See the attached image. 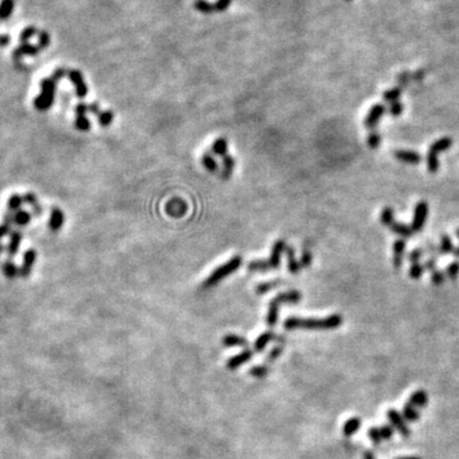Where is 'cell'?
<instances>
[{
  "instance_id": "cell-1",
  "label": "cell",
  "mask_w": 459,
  "mask_h": 459,
  "mask_svg": "<svg viewBox=\"0 0 459 459\" xmlns=\"http://www.w3.org/2000/svg\"><path fill=\"white\" fill-rule=\"evenodd\" d=\"M343 323V318L338 314H334L324 319H303V318L291 317L285 320V329L294 331V329H309V331H328L336 329Z\"/></svg>"
},
{
  "instance_id": "cell-2",
  "label": "cell",
  "mask_w": 459,
  "mask_h": 459,
  "mask_svg": "<svg viewBox=\"0 0 459 459\" xmlns=\"http://www.w3.org/2000/svg\"><path fill=\"white\" fill-rule=\"evenodd\" d=\"M287 245H286L285 241L278 240L273 244V248H272V253L271 257L266 261H254L249 264V271L250 272H266V271H271V269H276L280 267L281 263V255L282 253L285 252Z\"/></svg>"
},
{
  "instance_id": "cell-3",
  "label": "cell",
  "mask_w": 459,
  "mask_h": 459,
  "mask_svg": "<svg viewBox=\"0 0 459 459\" xmlns=\"http://www.w3.org/2000/svg\"><path fill=\"white\" fill-rule=\"evenodd\" d=\"M301 300V294L299 291H287L277 295L269 304L268 313H267V323L268 325H275L278 322V310L282 304H296Z\"/></svg>"
},
{
  "instance_id": "cell-4",
  "label": "cell",
  "mask_w": 459,
  "mask_h": 459,
  "mask_svg": "<svg viewBox=\"0 0 459 459\" xmlns=\"http://www.w3.org/2000/svg\"><path fill=\"white\" fill-rule=\"evenodd\" d=\"M241 263H243V258L240 255H235L230 259L228 262H226L224 264L219 266L218 268L214 269V271L210 273L209 277L204 281L203 283V287L204 289H210L213 286H216L217 283L221 282L223 278H226L227 276H230L231 273H234L235 271H238L240 268Z\"/></svg>"
},
{
  "instance_id": "cell-5",
  "label": "cell",
  "mask_w": 459,
  "mask_h": 459,
  "mask_svg": "<svg viewBox=\"0 0 459 459\" xmlns=\"http://www.w3.org/2000/svg\"><path fill=\"white\" fill-rule=\"evenodd\" d=\"M41 88L42 93L35 100V107H36L39 111H45V110L50 109L54 104L56 82H54L51 78L45 79V81L41 82Z\"/></svg>"
},
{
  "instance_id": "cell-6",
  "label": "cell",
  "mask_w": 459,
  "mask_h": 459,
  "mask_svg": "<svg viewBox=\"0 0 459 459\" xmlns=\"http://www.w3.org/2000/svg\"><path fill=\"white\" fill-rule=\"evenodd\" d=\"M231 2L233 0H217V3L212 4L208 3L207 0H195L194 2V8L204 14L222 13V12L227 11V8L231 6Z\"/></svg>"
},
{
  "instance_id": "cell-7",
  "label": "cell",
  "mask_w": 459,
  "mask_h": 459,
  "mask_svg": "<svg viewBox=\"0 0 459 459\" xmlns=\"http://www.w3.org/2000/svg\"><path fill=\"white\" fill-rule=\"evenodd\" d=\"M386 416H388V418H389L390 423H392V425L397 428L402 436L408 437L409 435H411V431H409L408 426H407L406 420H404L403 416H402L399 412L395 411V409H389V411L386 412Z\"/></svg>"
},
{
  "instance_id": "cell-8",
  "label": "cell",
  "mask_w": 459,
  "mask_h": 459,
  "mask_svg": "<svg viewBox=\"0 0 459 459\" xmlns=\"http://www.w3.org/2000/svg\"><path fill=\"white\" fill-rule=\"evenodd\" d=\"M427 204L425 202H420L417 205H416V209H414V217L413 221H412V230L413 231H421L425 224L426 217H427Z\"/></svg>"
},
{
  "instance_id": "cell-9",
  "label": "cell",
  "mask_w": 459,
  "mask_h": 459,
  "mask_svg": "<svg viewBox=\"0 0 459 459\" xmlns=\"http://www.w3.org/2000/svg\"><path fill=\"white\" fill-rule=\"evenodd\" d=\"M186 209H188V205L180 198L171 199L170 202L166 204V212H167L168 216L176 217V218L184 216L186 213Z\"/></svg>"
},
{
  "instance_id": "cell-10",
  "label": "cell",
  "mask_w": 459,
  "mask_h": 459,
  "mask_svg": "<svg viewBox=\"0 0 459 459\" xmlns=\"http://www.w3.org/2000/svg\"><path fill=\"white\" fill-rule=\"evenodd\" d=\"M69 79L72 81V83L76 86V95L78 96L79 98L86 97L88 92V87L87 84H86V82H84L83 76L79 73L78 70H70Z\"/></svg>"
},
{
  "instance_id": "cell-11",
  "label": "cell",
  "mask_w": 459,
  "mask_h": 459,
  "mask_svg": "<svg viewBox=\"0 0 459 459\" xmlns=\"http://www.w3.org/2000/svg\"><path fill=\"white\" fill-rule=\"evenodd\" d=\"M36 252L35 250H27L23 255V262H22V267L20 268V277L22 278H27L28 276L31 275L32 268H34V264L36 262Z\"/></svg>"
},
{
  "instance_id": "cell-12",
  "label": "cell",
  "mask_w": 459,
  "mask_h": 459,
  "mask_svg": "<svg viewBox=\"0 0 459 459\" xmlns=\"http://www.w3.org/2000/svg\"><path fill=\"white\" fill-rule=\"evenodd\" d=\"M384 112H385V106H383V105H375V106H372L371 110L369 111V114H367V116L365 118V126L369 129L374 128V126L378 124V121L381 119Z\"/></svg>"
},
{
  "instance_id": "cell-13",
  "label": "cell",
  "mask_w": 459,
  "mask_h": 459,
  "mask_svg": "<svg viewBox=\"0 0 459 459\" xmlns=\"http://www.w3.org/2000/svg\"><path fill=\"white\" fill-rule=\"evenodd\" d=\"M252 356H253V351H250V350L243 351V352H240L239 355H236V356H234V357L230 358L228 361H227V367H228L230 370L238 369L239 366H241L243 364H245V362L249 361L250 358H252Z\"/></svg>"
},
{
  "instance_id": "cell-14",
  "label": "cell",
  "mask_w": 459,
  "mask_h": 459,
  "mask_svg": "<svg viewBox=\"0 0 459 459\" xmlns=\"http://www.w3.org/2000/svg\"><path fill=\"white\" fill-rule=\"evenodd\" d=\"M64 224V212L59 208H53L51 209L50 221H49V227L53 231H59Z\"/></svg>"
},
{
  "instance_id": "cell-15",
  "label": "cell",
  "mask_w": 459,
  "mask_h": 459,
  "mask_svg": "<svg viewBox=\"0 0 459 459\" xmlns=\"http://www.w3.org/2000/svg\"><path fill=\"white\" fill-rule=\"evenodd\" d=\"M394 156L395 158H398L402 162L412 163V165H417L422 160V157L420 154L412 151H397L394 152Z\"/></svg>"
},
{
  "instance_id": "cell-16",
  "label": "cell",
  "mask_w": 459,
  "mask_h": 459,
  "mask_svg": "<svg viewBox=\"0 0 459 459\" xmlns=\"http://www.w3.org/2000/svg\"><path fill=\"white\" fill-rule=\"evenodd\" d=\"M21 241H22V234H21L20 231H12L9 245L8 248H7V252H8L9 257L13 258L14 255L17 254L18 249H20Z\"/></svg>"
},
{
  "instance_id": "cell-17",
  "label": "cell",
  "mask_w": 459,
  "mask_h": 459,
  "mask_svg": "<svg viewBox=\"0 0 459 459\" xmlns=\"http://www.w3.org/2000/svg\"><path fill=\"white\" fill-rule=\"evenodd\" d=\"M222 343H223V346H226V347H236V346L248 347L249 342L244 338V337L235 336V334H228V336H226L222 339Z\"/></svg>"
},
{
  "instance_id": "cell-18",
  "label": "cell",
  "mask_w": 459,
  "mask_h": 459,
  "mask_svg": "<svg viewBox=\"0 0 459 459\" xmlns=\"http://www.w3.org/2000/svg\"><path fill=\"white\" fill-rule=\"evenodd\" d=\"M427 394H426L423 390H417V392H414L413 394L409 397L408 404H411L412 407H418V408H421V407H425L426 404H427Z\"/></svg>"
},
{
  "instance_id": "cell-19",
  "label": "cell",
  "mask_w": 459,
  "mask_h": 459,
  "mask_svg": "<svg viewBox=\"0 0 459 459\" xmlns=\"http://www.w3.org/2000/svg\"><path fill=\"white\" fill-rule=\"evenodd\" d=\"M235 165L236 163L234 157H231L230 154L222 157V166H223V168H222V177L223 179H228L231 176L234 168H235Z\"/></svg>"
},
{
  "instance_id": "cell-20",
  "label": "cell",
  "mask_w": 459,
  "mask_h": 459,
  "mask_svg": "<svg viewBox=\"0 0 459 459\" xmlns=\"http://www.w3.org/2000/svg\"><path fill=\"white\" fill-rule=\"evenodd\" d=\"M273 338H275V334H273V332H266V333L261 334V337H258V339L255 341V344H254L255 352H262V351L266 348L267 344H268Z\"/></svg>"
},
{
  "instance_id": "cell-21",
  "label": "cell",
  "mask_w": 459,
  "mask_h": 459,
  "mask_svg": "<svg viewBox=\"0 0 459 459\" xmlns=\"http://www.w3.org/2000/svg\"><path fill=\"white\" fill-rule=\"evenodd\" d=\"M404 248H406V243L404 240H398L394 243V267L395 268H400L402 266V258H403V252Z\"/></svg>"
},
{
  "instance_id": "cell-22",
  "label": "cell",
  "mask_w": 459,
  "mask_h": 459,
  "mask_svg": "<svg viewBox=\"0 0 459 459\" xmlns=\"http://www.w3.org/2000/svg\"><path fill=\"white\" fill-rule=\"evenodd\" d=\"M286 254H287V266H289V271L291 273H297L301 268L300 266V262L296 261V257H295V252L291 247L286 248Z\"/></svg>"
},
{
  "instance_id": "cell-23",
  "label": "cell",
  "mask_w": 459,
  "mask_h": 459,
  "mask_svg": "<svg viewBox=\"0 0 459 459\" xmlns=\"http://www.w3.org/2000/svg\"><path fill=\"white\" fill-rule=\"evenodd\" d=\"M361 426V420L360 417H352L347 421V422L344 423L343 426V434L346 436H351L355 432L358 431V428Z\"/></svg>"
},
{
  "instance_id": "cell-24",
  "label": "cell",
  "mask_w": 459,
  "mask_h": 459,
  "mask_svg": "<svg viewBox=\"0 0 459 459\" xmlns=\"http://www.w3.org/2000/svg\"><path fill=\"white\" fill-rule=\"evenodd\" d=\"M2 271H3L4 276L9 280H13V278L20 276V268H17V266L11 261H7L2 264Z\"/></svg>"
},
{
  "instance_id": "cell-25",
  "label": "cell",
  "mask_w": 459,
  "mask_h": 459,
  "mask_svg": "<svg viewBox=\"0 0 459 459\" xmlns=\"http://www.w3.org/2000/svg\"><path fill=\"white\" fill-rule=\"evenodd\" d=\"M389 227L392 228V231H394V233L398 234V235L403 236V238H411L412 234H413V230H412V227H408L407 224H403V223H399V222L394 221Z\"/></svg>"
},
{
  "instance_id": "cell-26",
  "label": "cell",
  "mask_w": 459,
  "mask_h": 459,
  "mask_svg": "<svg viewBox=\"0 0 459 459\" xmlns=\"http://www.w3.org/2000/svg\"><path fill=\"white\" fill-rule=\"evenodd\" d=\"M450 147H451V139H449V138H442V139L436 140V142H435L434 144L430 147V151L428 152H431V153H434V154H439L440 152L445 151V149L450 148Z\"/></svg>"
},
{
  "instance_id": "cell-27",
  "label": "cell",
  "mask_w": 459,
  "mask_h": 459,
  "mask_svg": "<svg viewBox=\"0 0 459 459\" xmlns=\"http://www.w3.org/2000/svg\"><path fill=\"white\" fill-rule=\"evenodd\" d=\"M227 140L224 138H218L213 142L212 144V152L217 156L224 157L227 156Z\"/></svg>"
},
{
  "instance_id": "cell-28",
  "label": "cell",
  "mask_w": 459,
  "mask_h": 459,
  "mask_svg": "<svg viewBox=\"0 0 459 459\" xmlns=\"http://www.w3.org/2000/svg\"><path fill=\"white\" fill-rule=\"evenodd\" d=\"M32 216L26 210H18V212L14 213V224H17V226H27L30 222H31Z\"/></svg>"
},
{
  "instance_id": "cell-29",
  "label": "cell",
  "mask_w": 459,
  "mask_h": 459,
  "mask_svg": "<svg viewBox=\"0 0 459 459\" xmlns=\"http://www.w3.org/2000/svg\"><path fill=\"white\" fill-rule=\"evenodd\" d=\"M280 285H282V281H281V280H276V281H271V282L261 283V285H258V287H257V294H259V295L266 294V292L271 291V290L276 289V287H280Z\"/></svg>"
},
{
  "instance_id": "cell-30",
  "label": "cell",
  "mask_w": 459,
  "mask_h": 459,
  "mask_svg": "<svg viewBox=\"0 0 459 459\" xmlns=\"http://www.w3.org/2000/svg\"><path fill=\"white\" fill-rule=\"evenodd\" d=\"M202 162H203V165H204V167L207 168L208 171H210V172H214V171L218 168V163H217V161L214 160V157L209 153L203 154Z\"/></svg>"
},
{
  "instance_id": "cell-31",
  "label": "cell",
  "mask_w": 459,
  "mask_h": 459,
  "mask_svg": "<svg viewBox=\"0 0 459 459\" xmlns=\"http://www.w3.org/2000/svg\"><path fill=\"white\" fill-rule=\"evenodd\" d=\"M403 418L406 421H417L420 418V413H418L414 407H412L411 404L407 403L403 408V413H402Z\"/></svg>"
},
{
  "instance_id": "cell-32",
  "label": "cell",
  "mask_w": 459,
  "mask_h": 459,
  "mask_svg": "<svg viewBox=\"0 0 459 459\" xmlns=\"http://www.w3.org/2000/svg\"><path fill=\"white\" fill-rule=\"evenodd\" d=\"M22 203H23V196L17 195V194H16V195H12L8 200V209L13 213L18 212L21 208V205H22Z\"/></svg>"
},
{
  "instance_id": "cell-33",
  "label": "cell",
  "mask_w": 459,
  "mask_h": 459,
  "mask_svg": "<svg viewBox=\"0 0 459 459\" xmlns=\"http://www.w3.org/2000/svg\"><path fill=\"white\" fill-rule=\"evenodd\" d=\"M98 123L101 126H109L110 124L114 120V114L111 111H100V114L97 115Z\"/></svg>"
},
{
  "instance_id": "cell-34",
  "label": "cell",
  "mask_w": 459,
  "mask_h": 459,
  "mask_svg": "<svg viewBox=\"0 0 459 459\" xmlns=\"http://www.w3.org/2000/svg\"><path fill=\"white\" fill-rule=\"evenodd\" d=\"M440 167V162L439 158H437V154L431 153V152H428L427 153V168L431 172H436Z\"/></svg>"
},
{
  "instance_id": "cell-35",
  "label": "cell",
  "mask_w": 459,
  "mask_h": 459,
  "mask_svg": "<svg viewBox=\"0 0 459 459\" xmlns=\"http://www.w3.org/2000/svg\"><path fill=\"white\" fill-rule=\"evenodd\" d=\"M393 214H394V212H393L392 208H385V209L381 212V222H383L385 226H390V224L394 222V216H393Z\"/></svg>"
},
{
  "instance_id": "cell-36",
  "label": "cell",
  "mask_w": 459,
  "mask_h": 459,
  "mask_svg": "<svg viewBox=\"0 0 459 459\" xmlns=\"http://www.w3.org/2000/svg\"><path fill=\"white\" fill-rule=\"evenodd\" d=\"M440 252H441V253H451V252H454L453 243H451V239L449 238V236L442 235L441 245H440Z\"/></svg>"
},
{
  "instance_id": "cell-37",
  "label": "cell",
  "mask_w": 459,
  "mask_h": 459,
  "mask_svg": "<svg viewBox=\"0 0 459 459\" xmlns=\"http://www.w3.org/2000/svg\"><path fill=\"white\" fill-rule=\"evenodd\" d=\"M74 125H76V128L78 129V130H82V132H84V130H88V129L91 128L90 120H88L86 116H77Z\"/></svg>"
},
{
  "instance_id": "cell-38",
  "label": "cell",
  "mask_w": 459,
  "mask_h": 459,
  "mask_svg": "<svg viewBox=\"0 0 459 459\" xmlns=\"http://www.w3.org/2000/svg\"><path fill=\"white\" fill-rule=\"evenodd\" d=\"M399 96H400V88H393V90L386 91V92L384 93V100L388 102H392L393 104V102L398 101Z\"/></svg>"
},
{
  "instance_id": "cell-39",
  "label": "cell",
  "mask_w": 459,
  "mask_h": 459,
  "mask_svg": "<svg viewBox=\"0 0 459 459\" xmlns=\"http://www.w3.org/2000/svg\"><path fill=\"white\" fill-rule=\"evenodd\" d=\"M380 140H381L380 135H379L378 133L372 132V133H370V135L367 137V144H369L370 148H372V149L378 148V147L380 146Z\"/></svg>"
},
{
  "instance_id": "cell-40",
  "label": "cell",
  "mask_w": 459,
  "mask_h": 459,
  "mask_svg": "<svg viewBox=\"0 0 459 459\" xmlns=\"http://www.w3.org/2000/svg\"><path fill=\"white\" fill-rule=\"evenodd\" d=\"M268 366H264V365H261V366H254L252 370H250V374L255 378H263L268 374Z\"/></svg>"
},
{
  "instance_id": "cell-41",
  "label": "cell",
  "mask_w": 459,
  "mask_h": 459,
  "mask_svg": "<svg viewBox=\"0 0 459 459\" xmlns=\"http://www.w3.org/2000/svg\"><path fill=\"white\" fill-rule=\"evenodd\" d=\"M423 269L425 268H423V266H421L420 263H413L412 264L411 269H409V275H411L412 278L417 280V278H420L421 276H422Z\"/></svg>"
},
{
  "instance_id": "cell-42",
  "label": "cell",
  "mask_w": 459,
  "mask_h": 459,
  "mask_svg": "<svg viewBox=\"0 0 459 459\" xmlns=\"http://www.w3.org/2000/svg\"><path fill=\"white\" fill-rule=\"evenodd\" d=\"M379 431H380L381 439L383 440L392 439L393 434H394V430H393L392 426H388V425H384V426H381V427H379Z\"/></svg>"
},
{
  "instance_id": "cell-43",
  "label": "cell",
  "mask_w": 459,
  "mask_h": 459,
  "mask_svg": "<svg viewBox=\"0 0 459 459\" xmlns=\"http://www.w3.org/2000/svg\"><path fill=\"white\" fill-rule=\"evenodd\" d=\"M446 275H448V277L451 278V280H455V278L458 277L459 262H454V263H451L450 266L448 267V269H446Z\"/></svg>"
},
{
  "instance_id": "cell-44",
  "label": "cell",
  "mask_w": 459,
  "mask_h": 459,
  "mask_svg": "<svg viewBox=\"0 0 459 459\" xmlns=\"http://www.w3.org/2000/svg\"><path fill=\"white\" fill-rule=\"evenodd\" d=\"M369 437L370 439H371V441L374 442V444H379V442L381 441V435H380V431H379V428L378 427H371L369 430Z\"/></svg>"
},
{
  "instance_id": "cell-45",
  "label": "cell",
  "mask_w": 459,
  "mask_h": 459,
  "mask_svg": "<svg viewBox=\"0 0 459 459\" xmlns=\"http://www.w3.org/2000/svg\"><path fill=\"white\" fill-rule=\"evenodd\" d=\"M23 202L27 203L30 207L35 208L36 205H39V202H37V196L35 195L34 193H27L25 196H23Z\"/></svg>"
},
{
  "instance_id": "cell-46",
  "label": "cell",
  "mask_w": 459,
  "mask_h": 459,
  "mask_svg": "<svg viewBox=\"0 0 459 459\" xmlns=\"http://www.w3.org/2000/svg\"><path fill=\"white\" fill-rule=\"evenodd\" d=\"M311 261H313L311 253L309 252V250H304L303 257H301V261H300V266H301V267H309V266H310Z\"/></svg>"
},
{
  "instance_id": "cell-47",
  "label": "cell",
  "mask_w": 459,
  "mask_h": 459,
  "mask_svg": "<svg viewBox=\"0 0 459 459\" xmlns=\"http://www.w3.org/2000/svg\"><path fill=\"white\" fill-rule=\"evenodd\" d=\"M402 110H403V106H402L400 102L397 101V102H393L392 106H390L389 112H390V115H393V116H398V115H400Z\"/></svg>"
},
{
  "instance_id": "cell-48",
  "label": "cell",
  "mask_w": 459,
  "mask_h": 459,
  "mask_svg": "<svg viewBox=\"0 0 459 459\" xmlns=\"http://www.w3.org/2000/svg\"><path fill=\"white\" fill-rule=\"evenodd\" d=\"M422 254H423V250L422 249H416L408 255V259L412 262V263H417V261L420 259L421 257H422Z\"/></svg>"
},
{
  "instance_id": "cell-49",
  "label": "cell",
  "mask_w": 459,
  "mask_h": 459,
  "mask_svg": "<svg viewBox=\"0 0 459 459\" xmlns=\"http://www.w3.org/2000/svg\"><path fill=\"white\" fill-rule=\"evenodd\" d=\"M87 111H88V106L87 105H84L83 102H81V104L77 105V107H76L77 116H86Z\"/></svg>"
},
{
  "instance_id": "cell-50",
  "label": "cell",
  "mask_w": 459,
  "mask_h": 459,
  "mask_svg": "<svg viewBox=\"0 0 459 459\" xmlns=\"http://www.w3.org/2000/svg\"><path fill=\"white\" fill-rule=\"evenodd\" d=\"M431 280L435 285H439V283L444 282V280H445V276H444V273H441V272H434V273H432Z\"/></svg>"
},
{
  "instance_id": "cell-51",
  "label": "cell",
  "mask_w": 459,
  "mask_h": 459,
  "mask_svg": "<svg viewBox=\"0 0 459 459\" xmlns=\"http://www.w3.org/2000/svg\"><path fill=\"white\" fill-rule=\"evenodd\" d=\"M9 233H12V228H11V226H8V224H0V239H3L4 236L6 235H8Z\"/></svg>"
},
{
  "instance_id": "cell-52",
  "label": "cell",
  "mask_w": 459,
  "mask_h": 459,
  "mask_svg": "<svg viewBox=\"0 0 459 459\" xmlns=\"http://www.w3.org/2000/svg\"><path fill=\"white\" fill-rule=\"evenodd\" d=\"M281 352H282V347H280V346H278V347H276L275 350L272 351L271 355H269V357H268L269 361H272V360H275V358H277L278 356H280Z\"/></svg>"
},
{
  "instance_id": "cell-53",
  "label": "cell",
  "mask_w": 459,
  "mask_h": 459,
  "mask_svg": "<svg viewBox=\"0 0 459 459\" xmlns=\"http://www.w3.org/2000/svg\"><path fill=\"white\" fill-rule=\"evenodd\" d=\"M88 111L92 112V114H95L96 116H97L101 110H100V107H98V104H91L90 106H88Z\"/></svg>"
},
{
  "instance_id": "cell-54",
  "label": "cell",
  "mask_w": 459,
  "mask_h": 459,
  "mask_svg": "<svg viewBox=\"0 0 459 459\" xmlns=\"http://www.w3.org/2000/svg\"><path fill=\"white\" fill-rule=\"evenodd\" d=\"M435 263H436V262H435V259H430V261H427L425 264H423V268L432 271V269H434V267H435Z\"/></svg>"
},
{
  "instance_id": "cell-55",
  "label": "cell",
  "mask_w": 459,
  "mask_h": 459,
  "mask_svg": "<svg viewBox=\"0 0 459 459\" xmlns=\"http://www.w3.org/2000/svg\"><path fill=\"white\" fill-rule=\"evenodd\" d=\"M364 459H375V456L372 455V453H370V451H366L364 454Z\"/></svg>"
},
{
  "instance_id": "cell-56",
  "label": "cell",
  "mask_w": 459,
  "mask_h": 459,
  "mask_svg": "<svg viewBox=\"0 0 459 459\" xmlns=\"http://www.w3.org/2000/svg\"><path fill=\"white\" fill-rule=\"evenodd\" d=\"M394 459H421L418 456H400V458H394Z\"/></svg>"
},
{
  "instance_id": "cell-57",
  "label": "cell",
  "mask_w": 459,
  "mask_h": 459,
  "mask_svg": "<svg viewBox=\"0 0 459 459\" xmlns=\"http://www.w3.org/2000/svg\"><path fill=\"white\" fill-rule=\"evenodd\" d=\"M4 252V247L3 245H2V244H0V254H2V253Z\"/></svg>"
},
{
  "instance_id": "cell-58",
  "label": "cell",
  "mask_w": 459,
  "mask_h": 459,
  "mask_svg": "<svg viewBox=\"0 0 459 459\" xmlns=\"http://www.w3.org/2000/svg\"><path fill=\"white\" fill-rule=\"evenodd\" d=\"M454 254H455V257H459V249L454 250Z\"/></svg>"
},
{
  "instance_id": "cell-59",
  "label": "cell",
  "mask_w": 459,
  "mask_h": 459,
  "mask_svg": "<svg viewBox=\"0 0 459 459\" xmlns=\"http://www.w3.org/2000/svg\"><path fill=\"white\" fill-rule=\"evenodd\" d=\"M456 236H458V239H459V230H458V231H456Z\"/></svg>"
}]
</instances>
